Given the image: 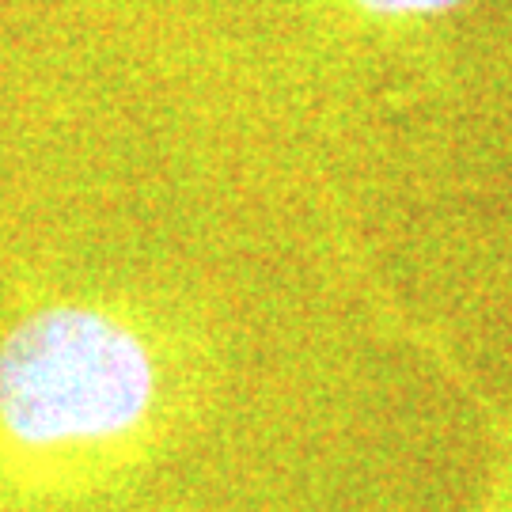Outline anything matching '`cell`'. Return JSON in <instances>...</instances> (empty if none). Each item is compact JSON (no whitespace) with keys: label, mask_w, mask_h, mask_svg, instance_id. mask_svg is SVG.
Returning a JSON list of instances; mask_svg holds the SVG:
<instances>
[{"label":"cell","mask_w":512,"mask_h":512,"mask_svg":"<svg viewBox=\"0 0 512 512\" xmlns=\"http://www.w3.org/2000/svg\"><path fill=\"white\" fill-rule=\"evenodd\" d=\"M164 368L133 319L54 300L0 334V478L35 490L122 456L152 429Z\"/></svg>","instance_id":"obj_1"},{"label":"cell","mask_w":512,"mask_h":512,"mask_svg":"<svg viewBox=\"0 0 512 512\" xmlns=\"http://www.w3.org/2000/svg\"><path fill=\"white\" fill-rule=\"evenodd\" d=\"M357 4L376 16H429V12L456 8L459 0H357Z\"/></svg>","instance_id":"obj_2"}]
</instances>
